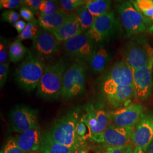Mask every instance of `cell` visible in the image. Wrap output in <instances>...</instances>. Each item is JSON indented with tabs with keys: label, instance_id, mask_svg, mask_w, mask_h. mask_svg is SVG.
I'll use <instances>...</instances> for the list:
<instances>
[{
	"label": "cell",
	"instance_id": "cell-6",
	"mask_svg": "<svg viewBox=\"0 0 153 153\" xmlns=\"http://www.w3.org/2000/svg\"><path fill=\"white\" fill-rule=\"evenodd\" d=\"M117 10L127 37L145 31L148 27V18L137 10L131 1H123L117 5Z\"/></svg>",
	"mask_w": 153,
	"mask_h": 153
},
{
	"label": "cell",
	"instance_id": "cell-47",
	"mask_svg": "<svg viewBox=\"0 0 153 153\" xmlns=\"http://www.w3.org/2000/svg\"><path fill=\"white\" fill-rule=\"evenodd\" d=\"M1 153H4V151H1Z\"/></svg>",
	"mask_w": 153,
	"mask_h": 153
},
{
	"label": "cell",
	"instance_id": "cell-25",
	"mask_svg": "<svg viewBox=\"0 0 153 153\" xmlns=\"http://www.w3.org/2000/svg\"><path fill=\"white\" fill-rule=\"evenodd\" d=\"M8 51V56L10 61L13 62H16L23 60L27 53L26 48L21 42L16 40L11 43Z\"/></svg>",
	"mask_w": 153,
	"mask_h": 153
},
{
	"label": "cell",
	"instance_id": "cell-14",
	"mask_svg": "<svg viewBox=\"0 0 153 153\" xmlns=\"http://www.w3.org/2000/svg\"><path fill=\"white\" fill-rule=\"evenodd\" d=\"M133 86L137 98L144 100L150 97L153 90V60L133 71Z\"/></svg>",
	"mask_w": 153,
	"mask_h": 153
},
{
	"label": "cell",
	"instance_id": "cell-10",
	"mask_svg": "<svg viewBox=\"0 0 153 153\" xmlns=\"http://www.w3.org/2000/svg\"><path fill=\"white\" fill-rule=\"evenodd\" d=\"M52 31L42 28L38 36L33 40V52L42 60H48L59 52L61 45Z\"/></svg>",
	"mask_w": 153,
	"mask_h": 153
},
{
	"label": "cell",
	"instance_id": "cell-3",
	"mask_svg": "<svg viewBox=\"0 0 153 153\" xmlns=\"http://www.w3.org/2000/svg\"><path fill=\"white\" fill-rule=\"evenodd\" d=\"M79 119V114L76 111H71L56 121L47 132L59 143L68 147L76 146L82 143L78 142L76 132Z\"/></svg>",
	"mask_w": 153,
	"mask_h": 153
},
{
	"label": "cell",
	"instance_id": "cell-31",
	"mask_svg": "<svg viewBox=\"0 0 153 153\" xmlns=\"http://www.w3.org/2000/svg\"><path fill=\"white\" fill-rule=\"evenodd\" d=\"M20 14L13 10H6L1 14V19L3 22L15 23L20 18Z\"/></svg>",
	"mask_w": 153,
	"mask_h": 153
},
{
	"label": "cell",
	"instance_id": "cell-30",
	"mask_svg": "<svg viewBox=\"0 0 153 153\" xmlns=\"http://www.w3.org/2000/svg\"><path fill=\"white\" fill-rule=\"evenodd\" d=\"M76 132L77 140L80 143L85 142V140L88 138H90V133L88 126L81 118H79L76 124Z\"/></svg>",
	"mask_w": 153,
	"mask_h": 153
},
{
	"label": "cell",
	"instance_id": "cell-33",
	"mask_svg": "<svg viewBox=\"0 0 153 153\" xmlns=\"http://www.w3.org/2000/svg\"><path fill=\"white\" fill-rule=\"evenodd\" d=\"M4 153H24L17 145L16 141L13 139L9 140L4 149Z\"/></svg>",
	"mask_w": 153,
	"mask_h": 153
},
{
	"label": "cell",
	"instance_id": "cell-42",
	"mask_svg": "<svg viewBox=\"0 0 153 153\" xmlns=\"http://www.w3.org/2000/svg\"><path fill=\"white\" fill-rule=\"evenodd\" d=\"M148 149H149V153H153V141Z\"/></svg>",
	"mask_w": 153,
	"mask_h": 153
},
{
	"label": "cell",
	"instance_id": "cell-20",
	"mask_svg": "<svg viewBox=\"0 0 153 153\" xmlns=\"http://www.w3.org/2000/svg\"><path fill=\"white\" fill-rule=\"evenodd\" d=\"M110 53L103 45L95 47L90 59L88 61L91 71L95 73L104 71L110 60Z\"/></svg>",
	"mask_w": 153,
	"mask_h": 153
},
{
	"label": "cell",
	"instance_id": "cell-36",
	"mask_svg": "<svg viewBox=\"0 0 153 153\" xmlns=\"http://www.w3.org/2000/svg\"><path fill=\"white\" fill-rule=\"evenodd\" d=\"M133 150L130 144L122 147L106 148L104 153H132Z\"/></svg>",
	"mask_w": 153,
	"mask_h": 153
},
{
	"label": "cell",
	"instance_id": "cell-5",
	"mask_svg": "<svg viewBox=\"0 0 153 153\" xmlns=\"http://www.w3.org/2000/svg\"><path fill=\"white\" fill-rule=\"evenodd\" d=\"M86 66L85 61H76L66 71L62 82L61 97L75 98L85 90Z\"/></svg>",
	"mask_w": 153,
	"mask_h": 153
},
{
	"label": "cell",
	"instance_id": "cell-34",
	"mask_svg": "<svg viewBox=\"0 0 153 153\" xmlns=\"http://www.w3.org/2000/svg\"><path fill=\"white\" fill-rule=\"evenodd\" d=\"M9 70V62L0 64V87L2 88L5 84Z\"/></svg>",
	"mask_w": 153,
	"mask_h": 153
},
{
	"label": "cell",
	"instance_id": "cell-8",
	"mask_svg": "<svg viewBox=\"0 0 153 153\" xmlns=\"http://www.w3.org/2000/svg\"><path fill=\"white\" fill-rule=\"evenodd\" d=\"M119 25L115 13L110 11L95 17L92 27L87 33L94 44H100L112 38L119 30Z\"/></svg>",
	"mask_w": 153,
	"mask_h": 153
},
{
	"label": "cell",
	"instance_id": "cell-18",
	"mask_svg": "<svg viewBox=\"0 0 153 153\" xmlns=\"http://www.w3.org/2000/svg\"><path fill=\"white\" fill-rule=\"evenodd\" d=\"M52 33L60 42H65L82 33L81 24L76 13H71L69 19L60 27L53 30Z\"/></svg>",
	"mask_w": 153,
	"mask_h": 153
},
{
	"label": "cell",
	"instance_id": "cell-32",
	"mask_svg": "<svg viewBox=\"0 0 153 153\" xmlns=\"http://www.w3.org/2000/svg\"><path fill=\"white\" fill-rule=\"evenodd\" d=\"M23 5V1L21 0H1L0 8L1 9H7L11 10V9L18 8L20 6Z\"/></svg>",
	"mask_w": 153,
	"mask_h": 153
},
{
	"label": "cell",
	"instance_id": "cell-29",
	"mask_svg": "<svg viewBox=\"0 0 153 153\" xmlns=\"http://www.w3.org/2000/svg\"><path fill=\"white\" fill-rule=\"evenodd\" d=\"M59 4H60L61 9L71 14L73 11L79 9L81 7L85 5L86 1L84 0H61Z\"/></svg>",
	"mask_w": 153,
	"mask_h": 153
},
{
	"label": "cell",
	"instance_id": "cell-4",
	"mask_svg": "<svg viewBox=\"0 0 153 153\" xmlns=\"http://www.w3.org/2000/svg\"><path fill=\"white\" fill-rule=\"evenodd\" d=\"M124 60L133 71L142 68L153 60V48L142 36L131 39L123 51Z\"/></svg>",
	"mask_w": 153,
	"mask_h": 153
},
{
	"label": "cell",
	"instance_id": "cell-2",
	"mask_svg": "<svg viewBox=\"0 0 153 153\" xmlns=\"http://www.w3.org/2000/svg\"><path fill=\"white\" fill-rule=\"evenodd\" d=\"M44 61L27 52L26 59L18 66L16 72V80L19 86L27 91L38 88L44 73Z\"/></svg>",
	"mask_w": 153,
	"mask_h": 153
},
{
	"label": "cell",
	"instance_id": "cell-12",
	"mask_svg": "<svg viewBox=\"0 0 153 153\" xmlns=\"http://www.w3.org/2000/svg\"><path fill=\"white\" fill-rule=\"evenodd\" d=\"M9 122L14 131L21 134L39 126L37 111L27 106H16L10 112Z\"/></svg>",
	"mask_w": 153,
	"mask_h": 153
},
{
	"label": "cell",
	"instance_id": "cell-41",
	"mask_svg": "<svg viewBox=\"0 0 153 153\" xmlns=\"http://www.w3.org/2000/svg\"><path fill=\"white\" fill-rule=\"evenodd\" d=\"M132 153H145L142 149L140 148H135Z\"/></svg>",
	"mask_w": 153,
	"mask_h": 153
},
{
	"label": "cell",
	"instance_id": "cell-9",
	"mask_svg": "<svg viewBox=\"0 0 153 153\" xmlns=\"http://www.w3.org/2000/svg\"><path fill=\"white\" fill-rule=\"evenodd\" d=\"M134 127L117 126L111 124L104 131L90 138L95 142L102 143L107 148L122 147L131 144Z\"/></svg>",
	"mask_w": 153,
	"mask_h": 153
},
{
	"label": "cell",
	"instance_id": "cell-28",
	"mask_svg": "<svg viewBox=\"0 0 153 153\" xmlns=\"http://www.w3.org/2000/svg\"><path fill=\"white\" fill-rule=\"evenodd\" d=\"M58 4L56 1L43 0L39 8V16H45L54 13L60 8Z\"/></svg>",
	"mask_w": 153,
	"mask_h": 153
},
{
	"label": "cell",
	"instance_id": "cell-26",
	"mask_svg": "<svg viewBox=\"0 0 153 153\" xmlns=\"http://www.w3.org/2000/svg\"><path fill=\"white\" fill-rule=\"evenodd\" d=\"M76 13L78 17L83 33H86L92 27L95 17L88 10L85 5L81 7Z\"/></svg>",
	"mask_w": 153,
	"mask_h": 153
},
{
	"label": "cell",
	"instance_id": "cell-43",
	"mask_svg": "<svg viewBox=\"0 0 153 153\" xmlns=\"http://www.w3.org/2000/svg\"><path fill=\"white\" fill-rule=\"evenodd\" d=\"M149 31L153 34V25L151 26L150 27V28H149Z\"/></svg>",
	"mask_w": 153,
	"mask_h": 153
},
{
	"label": "cell",
	"instance_id": "cell-17",
	"mask_svg": "<svg viewBox=\"0 0 153 153\" xmlns=\"http://www.w3.org/2000/svg\"><path fill=\"white\" fill-rule=\"evenodd\" d=\"M42 136L40 127L38 126L21 133L16 141L19 148L24 153L39 152Z\"/></svg>",
	"mask_w": 153,
	"mask_h": 153
},
{
	"label": "cell",
	"instance_id": "cell-46",
	"mask_svg": "<svg viewBox=\"0 0 153 153\" xmlns=\"http://www.w3.org/2000/svg\"><path fill=\"white\" fill-rule=\"evenodd\" d=\"M96 153H102L101 152H99V151H98V152H96Z\"/></svg>",
	"mask_w": 153,
	"mask_h": 153
},
{
	"label": "cell",
	"instance_id": "cell-40",
	"mask_svg": "<svg viewBox=\"0 0 153 153\" xmlns=\"http://www.w3.org/2000/svg\"><path fill=\"white\" fill-rule=\"evenodd\" d=\"M26 25H27V23L25 22V21H24L23 20H18L17 22L14 23L13 26L16 29L18 33H21L26 27Z\"/></svg>",
	"mask_w": 153,
	"mask_h": 153
},
{
	"label": "cell",
	"instance_id": "cell-35",
	"mask_svg": "<svg viewBox=\"0 0 153 153\" xmlns=\"http://www.w3.org/2000/svg\"><path fill=\"white\" fill-rule=\"evenodd\" d=\"M43 0H25L23 1V5L27 7L34 14L38 13L39 8Z\"/></svg>",
	"mask_w": 153,
	"mask_h": 153
},
{
	"label": "cell",
	"instance_id": "cell-22",
	"mask_svg": "<svg viewBox=\"0 0 153 153\" xmlns=\"http://www.w3.org/2000/svg\"><path fill=\"white\" fill-rule=\"evenodd\" d=\"M77 145L73 147H68L61 145L55 141L46 131L42 134L39 152L40 153H71Z\"/></svg>",
	"mask_w": 153,
	"mask_h": 153
},
{
	"label": "cell",
	"instance_id": "cell-37",
	"mask_svg": "<svg viewBox=\"0 0 153 153\" xmlns=\"http://www.w3.org/2000/svg\"><path fill=\"white\" fill-rule=\"evenodd\" d=\"M7 42L5 39L1 36L0 42V64L7 62Z\"/></svg>",
	"mask_w": 153,
	"mask_h": 153
},
{
	"label": "cell",
	"instance_id": "cell-13",
	"mask_svg": "<svg viewBox=\"0 0 153 153\" xmlns=\"http://www.w3.org/2000/svg\"><path fill=\"white\" fill-rule=\"evenodd\" d=\"M81 119L88 126L90 138L104 131L112 123L111 112L103 109H97L93 105L87 107L86 113Z\"/></svg>",
	"mask_w": 153,
	"mask_h": 153
},
{
	"label": "cell",
	"instance_id": "cell-16",
	"mask_svg": "<svg viewBox=\"0 0 153 153\" xmlns=\"http://www.w3.org/2000/svg\"><path fill=\"white\" fill-rule=\"evenodd\" d=\"M153 141V114H144L132 133L131 142L135 148L145 152Z\"/></svg>",
	"mask_w": 153,
	"mask_h": 153
},
{
	"label": "cell",
	"instance_id": "cell-39",
	"mask_svg": "<svg viewBox=\"0 0 153 153\" xmlns=\"http://www.w3.org/2000/svg\"><path fill=\"white\" fill-rule=\"evenodd\" d=\"M90 148L88 145L83 142L77 145L76 148L71 153H89Z\"/></svg>",
	"mask_w": 153,
	"mask_h": 153
},
{
	"label": "cell",
	"instance_id": "cell-1",
	"mask_svg": "<svg viewBox=\"0 0 153 153\" xmlns=\"http://www.w3.org/2000/svg\"><path fill=\"white\" fill-rule=\"evenodd\" d=\"M66 63L60 58L55 63L45 66L37 88V94L44 98H57L61 96L63 77Z\"/></svg>",
	"mask_w": 153,
	"mask_h": 153
},
{
	"label": "cell",
	"instance_id": "cell-23",
	"mask_svg": "<svg viewBox=\"0 0 153 153\" xmlns=\"http://www.w3.org/2000/svg\"><path fill=\"white\" fill-rule=\"evenodd\" d=\"M111 1L108 0H88L85 6L95 17H98L110 11Z\"/></svg>",
	"mask_w": 153,
	"mask_h": 153
},
{
	"label": "cell",
	"instance_id": "cell-45",
	"mask_svg": "<svg viewBox=\"0 0 153 153\" xmlns=\"http://www.w3.org/2000/svg\"><path fill=\"white\" fill-rule=\"evenodd\" d=\"M27 153H40L39 152H29Z\"/></svg>",
	"mask_w": 153,
	"mask_h": 153
},
{
	"label": "cell",
	"instance_id": "cell-24",
	"mask_svg": "<svg viewBox=\"0 0 153 153\" xmlns=\"http://www.w3.org/2000/svg\"><path fill=\"white\" fill-rule=\"evenodd\" d=\"M42 30L40 26L38 21L36 19L33 21L28 22L22 33H19L16 38V40L20 42L24 40L36 38Z\"/></svg>",
	"mask_w": 153,
	"mask_h": 153
},
{
	"label": "cell",
	"instance_id": "cell-19",
	"mask_svg": "<svg viewBox=\"0 0 153 153\" xmlns=\"http://www.w3.org/2000/svg\"><path fill=\"white\" fill-rule=\"evenodd\" d=\"M104 95L110 105L119 108L135 96V91L133 85H131L116 88L104 93Z\"/></svg>",
	"mask_w": 153,
	"mask_h": 153
},
{
	"label": "cell",
	"instance_id": "cell-15",
	"mask_svg": "<svg viewBox=\"0 0 153 153\" xmlns=\"http://www.w3.org/2000/svg\"><path fill=\"white\" fill-rule=\"evenodd\" d=\"M144 107L134 103L119 108L111 112L112 124L117 126L135 128L144 114Z\"/></svg>",
	"mask_w": 153,
	"mask_h": 153
},
{
	"label": "cell",
	"instance_id": "cell-21",
	"mask_svg": "<svg viewBox=\"0 0 153 153\" xmlns=\"http://www.w3.org/2000/svg\"><path fill=\"white\" fill-rule=\"evenodd\" d=\"M71 14L60 8L54 13L45 16H39V23L42 28L53 31L60 27L71 16Z\"/></svg>",
	"mask_w": 153,
	"mask_h": 153
},
{
	"label": "cell",
	"instance_id": "cell-38",
	"mask_svg": "<svg viewBox=\"0 0 153 153\" xmlns=\"http://www.w3.org/2000/svg\"><path fill=\"white\" fill-rule=\"evenodd\" d=\"M19 14L26 21L28 22L33 21L35 19L34 17V14L27 7L22 6V7L20 9Z\"/></svg>",
	"mask_w": 153,
	"mask_h": 153
},
{
	"label": "cell",
	"instance_id": "cell-27",
	"mask_svg": "<svg viewBox=\"0 0 153 153\" xmlns=\"http://www.w3.org/2000/svg\"><path fill=\"white\" fill-rule=\"evenodd\" d=\"M133 5L143 16L146 18L153 16V0H137L131 1Z\"/></svg>",
	"mask_w": 153,
	"mask_h": 153
},
{
	"label": "cell",
	"instance_id": "cell-7",
	"mask_svg": "<svg viewBox=\"0 0 153 153\" xmlns=\"http://www.w3.org/2000/svg\"><path fill=\"white\" fill-rule=\"evenodd\" d=\"M133 85V71L124 60L115 63L104 76L102 83L103 93L116 88Z\"/></svg>",
	"mask_w": 153,
	"mask_h": 153
},
{
	"label": "cell",
	"instance_id": "cell-44",
	"mask_svg": "<svg viewBox=\"0 0 153 153\" xmlns=\"http://www.w3.org/2000/svg\"><path fill=\"white\" fill-rule=\"evenodd\" d=\"M148 21L149 22H153V16L151 18H148Z\"/></svg>",
	"mask_w": 153,
	"mask_h": 153
},
{
	"label": "cell",
	"instance_id": "cell-11",
	"mask_svg": "<svg viewBox=\"0 0 153 153\" xmlns=\"http://www.w3.org/2000/svg\"><path fill=\"white\" fill-rule=\"evenodd\" d=\"M66 53L76 61H89L94 49V43L86 33L64 42Z\"/></svg>",
	"mask_w": 153,
	"mask_h": 153
}]
</instances>
